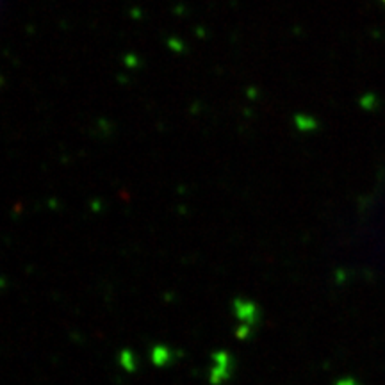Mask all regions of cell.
I'll list each match as a JSON object with an SVG mask.
<instances>
[{"label":"cell","mask_w":385,"mask_h":385,"mask_svg":"<svg viewBox=\"0 0 385 385\" xmlns=\"http://www.w3.org/2000/svg\"><path fill=\"white\" fill-rule=\"evenodd\" d=\"M120 364H122L125 371H136V368H138L136 357H134L131 351H123L122 357H120Z\"/></svg>","instance_id":"3957f363"},{"label":"cell","mask_w":385,"mask_h":385,"mask_svg":"<svg viewBox=\"0 0 385 385\" xmlns=\"http://www.w3.org/2000/svg\"><path fill=\"white\" fill-rule=\"evenodd\" d=\"M336 385H359V384H357V382H355L353 378H342V380L337 382Z\"/></svg>","instance_id":"277c9868"},{"label":"cell","mask_w":385,"mask_h":385,"mask_svg":"<svg viewBox=\"0 0 385 385\" xmlns=\"http://www.w3.org/2000/svg\"><path fill=\"white\" fill-rule=\"evenodd\" d=\"M234 371V359L228 351H216L212 355V368L209 371V382L212 385H223L230 380Z\"/></svg>","instance_id":"6da1fadb"},{"label":"cell","mask_w":385,"mask_h":385,"mask_svg":"<svg viewBox=\"0 0 385 385\" xmlns=\"http://www.w3.org/2000/svg\"><path fill=\"white\" fill-rule=\"evenodd\" d=\"M152 362L159 368H164L171 362V350L168 346H153L152 348Z\"/></svg>","instance_id":"7a4b0ae2"}]
</instances>
